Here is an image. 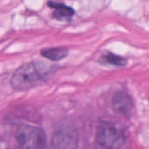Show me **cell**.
<instances>
[{"label": "cell", "instance_id": "obj_1", "mask_svg": "<svg viewBox=\"0 0 149 149\" xmlns=\"http://www.w3.org/2000/svg\"><path fill=\"white\" fill-rule=\"evenodd\" d=\"M51 72V68L41 63H27L13 73L11 85L13 89L24 91L39 85Z\"/></svg>", "mask_w": 149, "mask_h": 149}, {"label": "cell", "instance_id": "obj_4", "mask_svg": "<svg viewBox=\"0 0 149 149\" xmlns=\"http://www.w3.org/2000/svg\"><path fill=\"white\" fill-rule=\"evenodd\" d=\"M78 134L69 127L59 128L53 135L50 149H77Z\"/></svg>", "mask_w": 149, "mask_h": 149}, {"label": "cell", "instance_id": "obj_2", "mask_svg": "<svg viewBox=\"0 0 149 149\" xmlns=\"http://www.w3.org/2000/svg\"><path fill=\"white\" fill-rule=\"evenodd\" d=\"M15 139L19 149H44L47 142L46 135L40 128L27 124L18 127Z\"/></svg>", "mask_w": 149, "mask_h": 149}, {"label": "cell", "instance_id": "obj_8", "mask_svg": "<svg viewBox=\"0 0 149 149\" xmlns=\"http://www.w3.org/2000/svg\"><path fill=\"white\" fill-rule=\"evenodd\" d=\"M104 59L108 64H111L113 65H118V66H123L126 64V60L124 58L119 57L114 54H107L104 57Z\"/></svg>", "mask_w": 149, "mask_h": 149}, {"label": "cell", "instance_id": "obj_3", "mask_svg": "<svg viewBox=\"0 0 149 149\" xmlns=\"http://www.w3.org/2000/svg\"><path fill=\"white\" fill-rule=\"evenodd\" d=\"M97 141L104 148L119 149L125 143V135L115 126L103 123L97 128Z\"/></svg>", "mask_w": 149, "mask_h": 149}, {"label": "cell", "instance_id": "obj_5", "mask_svg": "<svg viewBox=\"0 0 149 149\" xmlns=\"http://www.w3.org/2000/svg\"><path fill=\"white\" fill-rule=\"evenodd\" d=\"M112 107L116 113L124 116L131 115L133 109L132 99L125 92H119L115 94L112 100Z\"/></svg>", "mask_w": 149, "mask_h": 149}, {"label": "cell", "instance_id": "obj_7", "mask_svg": "<svg viewBox=\"0 0 149 149\" xmlns=\"http://www.w3.org/2000/svg\"><path fill=\"white\" fill-rule=\"evenodd\" d=\"M49 6L54 9V14L56 17L60 19H64V18H69L73 16L74 10L72 8L66 6L61 3H49Z\"/></svg>", "mask_w": 149, "mask_h": 149}, {"label": "cell", "instance_id": "obj_6", "mask_svg": "<svg viewBox=\"0 0 149 149\" xmlns=\"http://www.w3.org/2000/svg\"><path fill=\"white\" fill-rule=\"evenodd\" d=\"M68 52L65 48H49L45 49L41 52V54L53 61H58L67 57Z\"/></svg>", "mask_w": 149, "mask_h": 149}]
</instances>
